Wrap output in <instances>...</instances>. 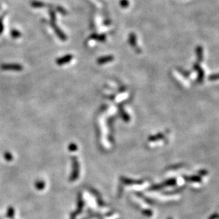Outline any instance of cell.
Here are the masks:
<instances>
[{
    "instance_id": "cell-8",
    "label": "cell",
    "mask_w": 219,
    "mask_h": 219,
    "mask_svg": "<svg viewBox=\"0 0 219 219\" xmlns=\"http://www.w3.org/2000/svg\"><path fill=\"white\" fill-rule=\"evenodd\" d=\"M4 159H5L6 161H8V162H10V161H12L13 160V156L9 152H6V153H4Z\"/></svg>"
},
{
    "instance_id": "cell-6",
    "label": "cell",
    "mask_w": 219,
    "mask_h": 219,
    "mask_svg": "<svg viewBox=\"0 0 219 219\" xmlns=\"http://www.w3.org/2000/svg\"><path fill=\"white\" fill-rule=\"evenodd\" d=\"M5 14H6V12H4V14H2L1 16H0V34H2V32H3V30H4L3 18H4V16H5Z\"/></svg>"
},
{
    "instance_id": "cell-9",
    "label": "cell",
    "mask_w": 219,
    "mask_h": 219,
    "mask_svg": "<svg viewBox=\"0 0 219 219\" xmlns=\"http://www.w3.org/2000/svg\"><path fill=\"white\" fill-rule=\"evenodd\" d=\"M120 4L122 8H127L129 6V2L128 0H121L120 2Z\"/></svg>"
},
{
    "instance_id": "cell-1",
    "label": "cell",
    "mask_w": 219,
    "mask_h": 219,
    "mask_svg": "<svg viewBox=\"0 0 219 219\" xmlns=\"http://www.w3.org/2000/svg\"><path fill=\"white\" fill-rule=\"evenodd\" d=\"M1 68L3 70H14V71H20L22 70V66L19 64L4 63L1 66Z\"/></svg>"
},
{
    "instance_id": "cell-10",
    "label": "cell",
    "mask_w": 219,
    "mask_h": 219,
    "mask_svg": "<svg viewBox=\"0 0 219 219\" xmlns=\"http://www.w3.org/2000/svg\"><path fill=\"white\" fill-rule=\"evenodd\" d=\"M56 9H57L58 11H59V12L60 13H61V14H66V11L65 9H64L63 8L61 7V6H57Z\"/></svg>"
},
{
    "instance_id": "cell-7",
    "label": "cell",
    "mask_w": 219,
    "mask_h": 219,
    "mask_svg": "<svg viewBox=\"0 0 219 219\" xmlns=\"http://www.w3.org/2000/svg\"><path fill=\"white\" fill-rule=\"evenodd\" d=\"M112 60H113V57L112 56H106L104 58H101V59L98 61V62H99L100 63H105V62L110 61Z\"/></svg>"
},
{
    "instance_id": "cell-11",
    "label": "cell",
    "mask_w": 219,
    "mask_h": 219,
    "mask_svg": "<svg viewBox=\"0 0 219 219\" xmlns=\"http://www.w3.org/2000/svg\"><path fill=\"white\" fill-rule=\"evenodd\" d=\"M0 7H1V6H0Z\"/></svg>"
},
{
    "instance_id": "cell-5",
    "label": "cell",
    "mask_w": 219,
    "mask_h": 219,
    "mask_svg": "<svg viewBox=\"0 0 219 219\" xmlns=\"http://www.w3.org/2000/svg\"><path fill=\"white\" fill-rule=\"evenodd\" d=\"M14 209H13L12 206L9 207V209L7 210V214H6V216H7L9 218H12L14 217Z\"/></svg>"
},
{
    "instance_id": "cell-4",
    "label": "cell",
    "mask_w": 219,
    "mask_h": 219,
    "mask_svg": "<svg viewBox=\"0 0 219 219\" xmlns=\"http://www.w3.org/2000/svg\"><path fill=\"white\" fill-rule=\"evenodd\" d=\"M11 36H12V38H17L20 37V36H21V34L20 32L18 31V30L12 29V31H11Z\"/></svg>"
},
{
    "instance_id": "cell-2",
    "label": "cell",
    "mask_w": 219,
    "mask_h": 219,
    "mask_svg": "<svg viewBox=\"0 0 219 219\" xmlns=\"http://www.w3.org/2000/svg\"><path fill=\"white\" fill-rule=\"evenodd\" d=\"M31 5L34 8H42L46 6L44 2L39 1H32L31 2Z\"/></svg>"
},
{
    "instance_id": "cell-3",
    "label": "cell",
    "mask_w": 219,
    "mask_h": 219,
    "mask_svg": "<svg viewBox=\"0 0 219 219\" xmlns=\"http://www.w3.org/2000/svg\"><path fill=\"white\" fill-rule=\"evenodd\" d=\"M72 56L70 55H67L65 57L63 58H61V59H59V61H57V63H59L60 64H62V63H66V62H68L69 61H70V59H71Z\"/></svg>"
}]
</instances>
